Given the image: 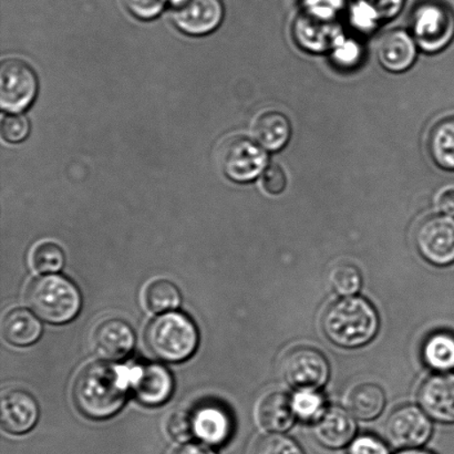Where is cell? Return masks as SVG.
<instances>
[{"label": "cell", "instance_id": "1", "mask_svg": "<svg viewBox=\"0 0 454 454\" xmlns=\"http://www.w3.org/2000/svg\"><path fill=\"white\" fill-rule=\"evenodd\" d=\"M130 369L108 363H93L80 372L74 386V400L83 416L108 419L126 403Z\"/></svg>", "mask_w": 454, "mask_h": 454}, {"label": "cell", "instance_id": "2", "mask_svg": "<svg viewBox=\"0 0 454 454\" xmlns=\"http://www.w3.org/2000/svg\"><path fill=\"white\" fill-rule=\"evenodd\" d=\"M328 340L341 348H358L377 335V311L362 297H345L328 307L323 317Z\"/></svg>", "mask_w": 454, "mask_h": 454}, {"label": "cell", "instance_id": "3", "mask_svg": "<svg viewBox=\"0 0 454 454\" xmlns=\"http://www.w3.org/2000/svg\"><path fill=\"white\" fill-rule=\"evenodd\" d=\"M82 301L75 285L59 275L35 278L27 291V302L30 309L49 324L71 322L82 309Z\"/></svg>", "mask_w": 454, "mask_h": 454}, {"label": "cell", "instance_id": "4", "mask_svg": "<svg viewBox=\"0 0 454 454\" xmlns=\"http://www.w3.org/2000/svg\"><path fill=\"white\" fill-rule=\"evenodd\" d=\"M145 344L155 357L164 362H184L197 350L198 329L184 314H164L149 324Z\"/></svg>", "mask_w": 454, "mask_h": 454}, {"label": "cell", "instance_id": "5", "mask_svg": "<svg viewBox=\"0 0 454 454\" xmlns=\"http://www.w3.org/2000/svg\"><path fill=\"white\" fill-rule=\"evenodd\" d=\"M219 162L229 179L247 184L265 171L267 153L256 141L238 135L229 137L221 145Z\"/></svg>", "mask_w": 454, "mask_h": 454}, {"label": "cell", "instance_id": "6", "mask_svg": "<svg viewBox=\"0 0 454 454\" xmlns=\"http://www.w3.org/2000/svg\"><path fill=\"white\" fill-rule=\"evenodd\" d=\"M413 37L427 52H438L454 37V13L447 4L426 2L412 15Z\"/></svg>", "mask_w": 454, "mask_h": 454}, {"label": "cell", "instance_id": "7", "mask_svg": "<svg viewBox=\"0 0 454 454\" xmlns=\"http://www.w3.org/2000/svg\"><path fill=\"white\" fill-rule=\"evenodd\" d=\"M38 92V79L33 67L20 58H8L0 65V105L17 114L33 104Z\"/></svg>", "mask_w": 454, "mask_h": 454}, {"label": "cell", "instance_id": "8", "mask_svg": "<svg viewBox=\"0 0 454 454\" xmlns=\"http://www.w3.org/2000/svg\"><path fill=\"white\" fill-rule=\"evenodd\" d=\"M284 380L298 390H318L329 378V364L318 350L309 347L289 351L282 364Z\"/></svg>", "mask_w": 454, "mask_h": 454}, {"label": "cell", "instance_id": "9", "mask_svg": "<svg viewBox=\"0 0 454 454\" xmlns=\"http://www.w3.org/2000/svg\"><path fill=\"white\" fill-rule=\"evenodd\" d=\"M418 251L437 266L454 262V217L434 215L422 222L417 231Z\"/></svg>", "mask_w": 454, "mask_h": 454}, {"label": "cell", "instance_id": "10", "mask_svg": "<svg viewBox=\"0 0 454 454\" xmlns=\"http://www.w3.org/2000/svg\"><path fill=\"white\" fill-rule=\"evenodd\" d=\"M433 426L428 417L413 406L395 409L384 426V435L394 448L413 449L428 442Z\"/></svg>", "mask_w": 454, "mask_h": 454}, {"label": "cell", "instance_id": "11", "mask_svg": "<svg viewBox=\"0 0 454 454\" xmlns=\"http://www.w3.org/2000/svg\"><path fill=\"white\" fill-rule=\"evenodd\" d=\"M172 6L173 21L177 28L191 35L212 33L224 17L221 0H179Z\"/></svg>", "mask_w": 454, "mask_h": 454}, {"label": "cell", "instance_id": "12", "mask_svg": "<svg viewBox=\"0 0 454 454\" xmlns=\"http://www.w3.org/2000/svg\"><path fill=\"white\" fill-rule=\"evenodd\" d=\"M135 333L130 325L119 318H109L97 325L91 336L93 353L104 360H121L135 347Z\"/></svg>", "mask_w": 454, "mask_h": 454}, {"label": "cell", "instance_id": "13", "mask_svg": "<svg viewBox=\"0 0 454 454\" xmlns=\"http://www.w3.org/2000/svg\"><path fill=\"white\" fill-rule=\"evenodd\" d=\"M130 387L136 398L145 406H160L171 397L173 378L157 364H141L130 371Z\"/></svg>", "mask_w": 454, "mask_h": 454}, {"label": "cell", "instance_id": "14", "mask_svg": "<svg viewBox=\"0 0 454 454\" xmlns=\"http://www.w3.org/2000/svg\"><path fill=\"white\" fill-rule=\"evenodd\" d=\"M39 407L37 400L28 391L7 389L0 400V421L4 431L12 434L28 433L37 424Z\"/></svg>", "mask_w": 454, "mask_h": 454}, {"label": "cell", "instance_id": "15", "mask_svg": "<svg viewBox=\"0 0 454 454\" xmlns=\"http://www.w3.org/2000/svg\"><path fill=\"white\" fill-rule=\"evenodd\" d=\"M191 439L198 438L208 444H222L231 434V419L226 409L217 403L200 404L186 411Z\"/></svg>", "mask_w": 454, "mask_h": 454}, {"label": "cell", "instance_id": "16", "mask_svg": "<svg viewBox=\"0 0 454 454\" xmlns=\"http://www.w3.org/2000/svg\"><path fill=\"white\" fill-rule=\"evenodd\" d=\"M419 403L434 420L454 424V373L430 377L421 387Z\"/></svg>", "mask_w": 454, "mask_h": 454}, {"label": "cell", "instance_id": "17", "mask_svg": "<svg viewBox=\"0 0 454 454\" xmlns=\"http://www.w3.org/2000/svg\"><path fill=\"white\" fill-rule=\"evenodd\" d=\"M340 31L336 18L309 12L301 13L294 27V34L300 46L313 52H322L333 46Z\"/></svg>", "mask_w": 454, "mask_h": 454}, {"label": "cell", "instance_id": "18", "mask_svg": "<svg viewBox=\"0 0 454 454\" xmlns=\"http://www.w3.org/2000/svg\"><path fill=\"white\" fill-rule=\"evenodd\" d=\"M416 56V43L403 30L388 31L377 44L378 60L390 73H403L411 68Z\"/></svg>", "mask_w": 454, "mask_h": 454}, {"label": "cell", "instance_id": "19", "mask_svg": "<svg viewBox=\"0 0 454 454\" xmlns=\"http://www.w3.org/2000/svg\"><path fill=\"white\" fill-rule=\"evenodd\" d=\"M356 434V424L353 417L340 408H331L324 411L316 420L314 435L323 447L341 449L353 442Z\"/></svg>", "mask_w": 454, "mask_h": 454}, {"label": "cell", "instance_id": "20", "mask_svg": "<svg viewBox=\"0 0 454 454\" xmlns=\"http://www.w3.org/2000/svg\"><path fill=\"white\" fill-rule=\"evenodd\" d=\"M295 418L293 399L283 393L267 395L258 404V422L262 428L270 433H285L291 428Z\"/></svg>", "mask_w": 454, "mask_h": 454}, {"label": "cell", "instance_id": "21", "mask_svg": "<svg viewBox=\"0 0 454 454\" xmlns=\"http://www.w3.org/2000/svg\"><path fill=\"white\" fill-rule=\"evenodd\" d=\"M254 139L262 148L269 151H278L287 145L291 137L292 127L286 115L278 111H267L258 115L254 121Z\"/></svg>", "mask_w": 454, "mask_h": 454}, {"label": "cell", "instance_id": "22", "mask_svg": "<svg viewBox=\"0 0 454 454\" xmlns=\"http://www.w3.org/2000/svg\"><path fill=\"white\" fill-rule=\"evenodd\" d=\"M42 324L27 309H12L4 317L3 335L13 346L33 345L42 336Z\"/></svg>", "mask_w": 454, "mask_h": 454}, {"label": "cell", "instance_id": "23", "mask_svg": "<svg viewBox=\"0 0 454 454\" xmlns=\"http://www.w3.org/2000/svg\"><path fill=\"white\" fill-rule=\"evenodd\" d=\"M386 398L380 386L364 382L354 387L347 395L348 411L360 420H372L384 411Z\"/></svg>", "mask_w": 454, "mask_h": 454}, {"label": "cell", "instance_id": "24", "mask_svg": "<svg viewBox=\"0 0 454 454\" xmlns=\"http://www.w3.org/2000/svg\"><path fill=\"white\" fill-rule=\"evenodd\" d=\"M429 151L440 168L454 171V118L435 124L429 137Z\"/></svg>", "mask_w": 454, "mask_h": 454}, {"label": "cell", "instance_id": "25", "mask_svg": "<svg viewBox=\"0 0 454 454\" xmlns=\"http://www.w3.org/2000/svg\"><path fill=\"white\" fill-rule=\"evenodd\" d=\"M425 363L434 371L449 372L454 369V335L450 333H435L425 342Z\"/></svg>", "mask_w": 454, "mask_h": 454}, {"label": "cell", "instance_id": "26", "mask_svg": "<svg viewBox=\"0 0 454 454\" xmlns=\"http://www.w3.org/2000/svg\"><path fill=\"white\" fill-rule=\"evenodd\" d=\"M404 0H354L351 16L366 27L391 20L402 11Z\"/></svg>", "mask_w": 454, "mask_h": 454}, {"label": "cell", "instance_id": "27", "mask_svg": "<svg viewBox=\"0 0 454 454\" xmlns=\"http://www.w3.org/2000/svg\"><path fill=\"white\" fill-rule=\"evenodd\" d=\"M179 289L167 279H157L150 283L145 291L146 309L153 313H163L176 309L180 305Z\"/></svg>", "mask_w": 454, "mask_h": 454}, {"label": "cell", "instance_id": "28", "mask_svg": "<svg viewBox=\"0 0 454 454\" xmlns=\"http://www.w3.org/2000/svg\"><path fill=\"white\" fill-rule=\"evenodd\" d=\"M31 264L39 273H56L65 265V253L56 243H40L31 253Z\"/></svg>", "mask_w": 454, "mask_h": 454}, {"label": "cell", "instance_id": "29", "mask_svg": "<svg viewBox=\"0 0 454 454\" xmlns=\"http://www.w3.org/2000/svg\"><path fill=\"white\" fill-rule=\"evenodd\" d=\"M329 283L333 291L340 296L349 297L358 293L362 287V274L357 267L351 264H340L333 267L329 273Z\"/></svg>", "mask_w": 454, "mask_h": 454}, {"label": "cell", "instance_id": "30", "mask_svg": "<svg viewBox=\"0 0 454 454\" xmlns=\"http://www.w3.org/2000/svg\"><path fill=\"white\" fill-rule=\"evenodd\" d=\"M296 417L309 421L317 420L324 413V400L313 390H300L293 398Z\"/></svg>", "mask_w": 454, "mask_h": 454}, {"label": "cell", "instance_id": "31", "mask_svg": "<svg viewBox=\"0 0 454 454\" xmlns=\"http://www.w3.org/2000/svg\"><path fill=\"white\" fill-rule=\"evenodd\" d=\"M253 454H305L294 440L280 434L267 435L257 442Z\"/></svg>", "mask_w": 454, "mask_h": 454}, {"label": "cell", "instance_id": "32", "mask_svg": "<svg viewBox=\"0 0 454 454\" xmlns=\"http://www.w3.org/2000/svg\"><path fill=\"white\" fill-rule=\"evenodd\" d=\"M30 124L25 115L13 114L3 119L2 136L9 144H20L29 136Z\"/></svg>", "mask_w": 454, "mask_h": 454}, {"label": "cell", "instance_id": "33", "mask_svg": "<svg viewBox=\"0 0 454 454\" xmlns=\"http://www.w3.org/2000/svg\"><path fill=\"white\" fill-rule=\"evenodd\" d=\"M168 0H123L129 12L140 20H149L163 11Z\"/></svg>", "mask_w": 454, "mask_h": 454}, {"label": "cell", "instance_id": "34", "mask_svg": "<svg viewBox=\"0 0 454 454\" xmlns=\"http://www.w3.org/2000/svg\"><path fill=\"white\" fill-rule=\"evenodd\" d=\"M262 184L266 192L270 195L282 194L285 189H286V175H285L282 168L276 166V164H271L262 173Z\"/></svg>", "mask_w": 454, "mask_h": 454}, {"label": "cell", "instance_id": "35", "mask_svg": "<svg viewBox=\"0 0 454 454\" xmlns=\"http://www.w3.org/2000/svg\"><path fill=\"white\" fill-rule=\"evenodd\" d=\"M348 454H389V451L380 440L364 435L351 443Z\"/></svg>", "mask_w": 454, "mask_h": 454}, {"label": "cell", "instance_id": "36", "mask_svg": "<svg viewBox=\"0 0 454 454\" xmlns=\"http://www.w3.org/2000/svg\"><path fill=\"white\" fill-rule=\"evenodd\" d=\"M344 0H304L305 11L315 15L336 18Z\"/></svg>", "mask_w": 454, "mask_h": 454}, {"label": "cell", "instance_id": "37", "mask_svg": "<svg viewBox=\"0 0 454 454\" xmlns=\"http://www.w3.org/2000/svg\"><path fill=\"white\" fill-rule=\"evenodd\" d=\"M437 207L443 215L454 217V189H448L440 193Z\"/></svg>", "mask_w": 454, "mask_h": 454}, {"label": "cell", "instance_id": "38", "mask_svg": "<svg viewBox=\"0 0 454 454\" xmlns=\"http://www.w3.org/2000/svg\"><path fill=\"white\" fill-rule=\"evenodd\" d=\"M175 454H215V452L211 451L210 449L204 448V447H199V446H193V444H191V446H185L184 448L179 449V450H176Z\"/></svg>", "mask_w": 454, "mask_h": 454}, {"label": "cell", "instance_id": "39", "mask_svg": "<svg viewBox=\"0 0 454 454\" xmlns=\"http://www.w3.org/2000/svg\"><path fill=\"white\" fill-rule=\"evenodd\" d=\"M398 454H434V453H431L429 451H425V450H417V449H407V450H404Z\"/></svg>", "mask_w": 454, "mask_h": 454}]
</instances>
